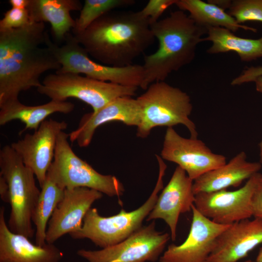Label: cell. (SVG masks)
<instances>
[{"mask_svg": "<svg viewBox=\"0 0 262 262\" xmlns=\"http://www.w3.org/2000/svg\"><path fill=\"white\" fill-rule=\"evenodd\" d=\"M44 22L0 30V106L19 100L20 92L39 87L40 76L61 66L45 45Z\"/></svg>", "mask_w": 262, "mask_h": 262, "instance_id": "cell-1", "label": "cell"}, {"mask_svg": "<svg viewBox=\"0 0 262 262\" xmlns=\"http://www.w3.org/2000/svg\"><path fill=\"white\" fill-rule=\"evenodd\" d=\"M73 35L90 56L116 67L133 64L155 40L148 20L140 11L110 12Z\"/></svg>", "mask_w": 262, "mask_h": 262, "instance_id": "cell-2", "label": "cell"}, {"mask_svg": "<svg viewBox=\"0 0 262 262\" xmlns=\"http://www.w3.org/2000/svg\"><path fill=\"white\" fill-rule=\"evenodd\" d=\"M150 28L158 47L144 57L140 87L144 90L153 82L164 81L172 72L191 63L198 44L203 41L202 36L208 31L180 9L151 24Z\"/></svg>", "mask_w": 262, "mask_h": 262, "instance_id": "cell-3", "label": "cell"}, {"mask_svg": "<svg viewBox=\"0 0 262 262\" xmlns=\"http://www.w3.org/2000/svg\"><path fill=\"white\" fill-rule=\"evenodd\" d=\"M159 172L158 180L150 196L140 207L131 212L121 209L117 214L111 216L100 215L96 208H91L86 213L82 227L69 234L74 239H88L96 246L104 248L127 239L143 226V221L153 209L163 189V178L166 165L163 159L156 155Z\"/></svg>", "mask_w": 262, "mask_h": 262, "instance_id": "cell-4", "label": "cell"}, {"mask_svg": "<svg viewBox=\"0 0 262 262\" xmlns=\"http://www.w3.org/2000/svg\"><path fill=\"white\" fill-rule=\"evenodd\" d=\"M136 100L141 117L137 127L138 137L146 138L157 127L169 128L181 124L187 128L191 138H197L196 126L189 117L192 104L186 92L164 81L157 82L150 84Z\"/></svg>", "mask_w": 262, "mask_h": 262, "instance_id": "cell-5", "label": "cell"}, {"mask_svg": "<svg viewBox=\"0 0 262 262\" xmlns=\"http://www.w3.org/2000/svg\"><path fill=\"white\" fill-rule=\"evenodd\" d=\"M0 176L9 187L11 212L8 222L13 232L32 238V215L40 190L36 186L35 175L11 147L5 145L0 150Z\"/></svg>", "mask_w": 262, "mask_h": 262, "instance_id": "cell-6", "label": "cell"}, {"mask_svg": "<svg viewBox=\"0 0 262 262\" xmlns=\"http://www.w3.org/2000/svg\"><path fill=\"white\" fill-rule=\"evenodd\" d=\"M69 134L63 131L57 139L54 157L47 177L63 190L86 187L110 196L120 197L125 191L123 184L114 176L97 172L72 149Z\"/></svg>", "mask_w": 262, "mask_h": 262, "instance_id": "cell-7", "label": "cell"}, {"mask_svg": "<svg viewBox=\"0 0 262 262\" xmlns=\"http://www.w3.org/2000/svg\"><path fill=\"white\" fill-rule=\"evenodd\" d=\"M45 45L52 51L61 66L56 72L82 74L102 82L141 87L144 76L142 65L132 64L116 67L96 62L90 59L71 33L66 35L64 44L61 46L53 42L47 33Z\"/></svg>", "mask_w": 262, "mask_h": 262, "instance_id": "cell-8", "label": "cell"}, {"mask_svg": "<svg viewBox=\"0 0 262 262\" xmlns=\"http://www.w3.org/2000/svg\"><path fill=\"white\" fill-rule=\"evenodd\" d=\"M137 89L76 73L55 72L46 76L37 90L52 100L77 98L89 105L96 112L118 98L135 95Z\"/></svg>", "mask_w": 262, "mask_h": 262, "instance_id": "cell-9", "label": "cell"}, {"mask_svg": "<svg viewBox=\"0 0 262 262\" xmlns=\"http://www.w3.org/2000/svg\"><path fill=\"white\" fill-rule=\"evenodd\" d=\"M155 226L153 221L118 244L98 250L81 249L77 254L88 262H155L171 237Z\"/></svg>", "mask_w": 262, "mask_h": 262, "instance_id": "cell-10", "label": "cell"}, {"mask_svg": "<svg viewBox=\"0 0 262 262\" xmlns=\"http://www.w3.org/2000/svg\"><path fill=\"white\" fill-rule=\"evenodd\" d=\"M262 175H253L244 186L234 191L200 193L194 206L204 216L222 225H230L252 216V200Z\"/></svg>", "mask_w": 262, "mask_h": 262, "instance_id": "cell-11", "label": "cell"}, {"mask_svg": "<svg viewBox=\"0 0 262 262\" xmlns=\"http://www.w3.org/2000/svg\"><path fill=\"white\" fill-rule=\"evenodd\" d=\"M161 155L177 164L193 181L227 163L225 156L213 152L202 141L182 137L173 127L166 131Z\"/></svg>", "mask_w": 262, "mask_h": 262, "instance_id": "cell-12", "label": "cell"}, {"mask_svg": "<svg viewBox=\"0 0 262 262\" xmlns=\"http://www.w3.org/2000/svg\"><path fill=\"white\" fill-rule=\"evenodd\" d=\"M67 127L65 121L46 120L33 133L25 134L11 145L24 164L33 172L40 188L53 162L57 137Z\"/></svg>", "mask_w": 262, "mask_h": 262, "instance_id": "cell-13", "label": "cell"}, {"mask_svg": "<svg viewBox=\"0 0 262 262\" xmlns=\"http://www.w3.org/2000/svg\"><path fill=\"white\" fill-rule=\"evenodd\" d=\"M192 220L186 240L171 244L159 258L160 262H207L217 238L229 225L216 223L192 207Z\"/></svg>", "mask_w": 262, "mask_h": 262, "instance_id": "cell-14", "label": "cell"}, {"mask_svg": "<svg viewBox=\"0 0 262 262\" xmlns=\"http://www.w3.org/2000/svg\"><path fill=\"white\" fill-rule=\"evenodd\" d=\"M102 196L101 192L86 187L65 189L63 198L48 222L46 242L53 244L63 235L79 229L87 212Z\"/></svg>", "mask_w": 262, "mask_h": 262, "instance_id": "cell-15", "label": "cell"}, {"mask_svg": "<svg viewBox=\"0 0 262 262\" xmlns=\"http://www.w3.org/2000/svg\"><path fill=\"white\" fill-rule=\"evenodd\" d=\"M193 182L185 171L178 166L146 219L147 221L163 219L170 229L172 241L176 240L180 215L192 211L195 199Z\"/></svg>", "mask_w": 262, "mask_h": 262, "instance_id": "cell-16", "label": "cell"}, {"mask_svg": "<svg viewBox=\"0 0 262 262\" xmlns=\"http://www.w3.org/2000/svg\"><path fill=\"white\" fill-rule=\"evenodd\" d=\"M141 119L140 108L136 98H119L97 112L83 115L77 128L69 133V139L72 143L76 142L80 147H86L90 144L96 130L101 125L117 121L137 127Z\"/></svg>", "mask_w": 262, "mask_h": 262, "instance_id": "cell-17", "label": "cell"}, {"mask_svg": "<svg viewBox=\"0 0 262 262\" xmlns=\"http://www.w3.org/2000/svg\"><path fill=\"white\" fill-rule=\"evenodd\" d=\"M262 244V222L241 220L229 225L217 238L207 262H238Z\"/></svg>", "mask_w": 262, "mask_h": 262, "instance_id": "cell-18", "label": "cell"}, {"mask_svg": "<svg viewBox=\"0 0 262 262\" xmlns=\"http://www.w3.org/2000/svg\"><path fill=\"white\" fill-rule=\"evenodd\" d=\"M0 209V262H59L64 254L54 244H33L26 236L12 232Z\"/></svg>", "mask_w": 262, "mask_h": 262, "instance_id": "cell-19", "label": "cell"}, {"mask_svg": "<svg viewBox=\"0 0 262 262\" xmlns=\"http://www.w3.org/2000/svg\"><path fill=\"white\" fill-rule=\"evenodd\" d=\"M262 164L246 160V154L241 151L228 163L210 171L193 182L195 195L226 190L230 187H238L255 174L259 172Z\"/></svg>", "mask_w": 262, "mask_h": 262, "instance_id": "cell-20", "label": "cell"}, {"mask_svg": "<svg viewBox=\"0 0 262 262\" xmlns=\"http://www.w3.org/2000/svg\"><path fill=\"white\" fill-rule=\"evenodd\" d=\"M82 6L79 0H30L27 9L31 22H49L54 37L61 42L75 26L70 12L80 11Z\"/></svg>", "mask_w": 262, "mask_h": 262, "instance_id": "cell-21", "label": "cell"}, {"mask_svg": "<svg viewBox=\"0 0 262 262\" xmlns=\"http://www.w3.org/2000/svg\"><path fill=\"white\" fill-rule=\"evenodd\" d=\"M74 107L73 103L67 101L51 99L43 104L28 106L17 100L0 106V125L19 120L25 125L21 133L26 130L35 131L50 115L55 113H70Z\"/></svg>", "mask_w": 262, "mask_h": 262, "instance_id": "cell-22", "label": "cell"}, {"mask_svg": "<svg viewBox=\"0 0 262 262\" xmlns=\"http://www.w3.org/2000/svg\"><path fill=\"white\" fill-rule=\"evenodd\" d=\"M207 36L203 41H210L212 46L207 50L209 54L237 53L241 61L250 62L262 58V37L257 39L245 38L235 35L222 27L207 28Z\"/></svg>", "mask_w": 262, "mask_h": 262, "instance_id": "cell-23", "label": "cell"}, {"mask_svg": "<svg viewBox=\"0 0 262 262\" xmlns=\"http://www.w3.org/2000/svg\"><path fill=\"white\" fill-rule=\"evenodd\" d=\"M175 5L180 10L186 11L197 24L208 27H222L235 32L239 29L257 32V29L237 23L229 13L209 1L201 0H177Z\"/></svg>", "mask_w": 262, "mask_h": 262, "instance_id": "cell-24", "label": "cell"}, {"mask_svg": "<svg viewBox=\"0 0 262 262\" xmlns=\"http://www.w3.org/2000/svg\"><path fill=\"white\" fill-rule=\"evenodd\" d=\"M65 190L59 187L47 177L41 188L40 195L32 215V222L35 227V244L43 246L48 222L55 209L63 198Z\"/></svg>", "mask_w": 262, "mask_h": 262, "instance_id": "cell-25", "label": "cell"}, {"mask_svg": "<svg viewBox=\"0 0 262 262\" xmlns=\"http://www.w3.org/2000/svg\"><path fill=\"white\" fill-rule=\"evenodd\" d=\"M135 2L134 0H85L79 17L75 19L72 33L82 32L105 14L116 9L131 6Z\"/></svg>", "mask_w": 262, "mask_h": 262, "instance_id": "cell-26", "label": "cell"}, {"mask_svg": "<svg viewBox=\"0 0 262 262\" xmlns=\"http://www.w3.org/2000/svg\"><path fill=\"white\" fill-rule=\"evenodd\" d=\"M229 14L238 23L247 21L262 22V0H233Z\"/></svg>", "mask_w": 262, "mask_h": 262, "instance_id": "cell-27", "label": "cell"}, {"mask_svg": "<svg viewBox=\"0 0 262 262\" xmlns=\"http://www.w3.org/2000/svg\"><path fill=\"white\" fill-rule=\"evenodd\" d=\"M31 22L27 9L12 7L4 14L0 20V30H8L23 27Z\"/></svg>", "mask_w": 262, "mask_h": 262, "instance_id": "cell-28", "label": "cell"}, {"mask_svg": "<svg viewBox=\"0 0 262 262\" xmlns=\"http://www.w3.org/2000/svg\"><path fill=\"white\" fill-rule=\"evenodd\" d=\"M177 0H149L140 11L152 24L159 20L160 17L170 6L175 4Z\"/></svg>", "mask_w": 262, "mask_h": 262, "instance_id": "cell-29", "label": "cell"}, {"mask_svg": "<svg viewBox=\"0 0 262 262\" xmlns=\"http://www.w3.org/2000/svg\"><path fill=\"white\" fill-rule=\"evenodd\" d=\"M262 76V66H250L245 69L242 73L231 82L232 85H241L251 82L258 77Z\"/></svg>", "mask_w": 262, "mask_h": 262, "instance_id": "cell-30", "label": "cell"}, {"mask_svg": "<svg viewBox=\"0 0 262 262\" xmlns=\"http://www.w3.org/2000/svg\"><path fill=\"white\" fill-rule=\"evenodd\" d=\"M252 209V216L262 222V180L261 179L253 196Z\"/></svg>", "mask_w": 262, "mask_h": 262, "instance_id": "cell-31", "label": "cell"}, {"mask_svg": "<svg viewBox=\"0 0 262 262\" xmlns=\"http://www.w3.org/2000/svg\"><path fill=\"white\" fill-rule=\"evenodd\" d=\"M0 195L3 202L9 203L8 185L5 179L1 176H0Z\"/></svg>", "mask_w": 262, "mask_h": 262, "instance_id": "cell-32", "label": "cell"}, {"mask_svg": "<svg viewBox=\"0 0 262 262\" xmlns=\"http://www.w3.org/2000/svg\"><path fill=\"white\" fill-rule=\"evenodd\" d=\"M30 0H9V4L12 7L27 9Z\"/></svg>", "mask_w": 262, "mask_h": 262, "instance_id": "cell-33", "label": "cell"}, {"mask_svg": "<svg viewBox=\"0 0 262 262\" xmlns=\"http://www.w3.org/2000/svg\"><path fill=\"white\" fill-rule=\"evenodd\" d=\"M208 1L218 6L224 10L229 9L231 2V0H208Z\"/></svg>", "mask_w": 262, "mask_h": 262, "instance_id": "cell-34", "label": "cell"}, {"mask_svg": "<svg viewBox=\"0 0 262 262\" xmlns=\"http://www.w3.org/2000/svg\"><path fill=\"white\" fill-rule=\"evenodd\" d=\"M254 82L255 83L256 90L260 93H262V76L257 77Z\"/></svg>", "mask_w": 262, "mask_h": 262, "instance_id": "cell-35", "label": "cell"}, {"mask_svg": "<svg viewBox=\"0 0 262 262\" xmlns=\"http://www.w3.org/2000/svg\"><path fill=\"white\" fill-rule=\"evenodd\" d=\"M255 262H262V247L259 250Z\"/></svg>", "mask_w": 262, "mask_h": 262, "instance_id": "cell-36", "label": "cell"}, {"mask_svg": "<svg viewBox=\"0 0 262 262\" xmlns=\"http://www.w3.org/2000/svg\"><path fill=\"white\" fill-rule=\"evenodd\" d=\"M259 157H260V161L259 162L262 164V140L259 144Z\"/></svg>", "mask_w": 262, "mask_h": 262, "instance_id": "cell-37", "label": "cell"}, {"mask_svg": "<svg viewBox=\"0 0 262 262\" xmlns=\"http://www.w3.org/2000/svg\"><path fill=\"white\" fill-rule=\"evenodd\" d=\"M243 262H255V261H251V260H247V261H246Z\"/></svg>", "mask_w": 262, "mask_h": 262, "instance_id": "cell-38", "label": "cell"}, {"mask_svg": "<svg viewBox=\"0 0 262 262\" xmlns=\"http://www.w3.org/2000/svg\"><path fill=\"white\" fill-rule=\"evenodd\" d=\"M261 180H262V177H261Z\"/></svg>", "mask_w": 262, "mask_h": 262, "instance_id": "cell-39", "label": "cell"}]
</instances>
